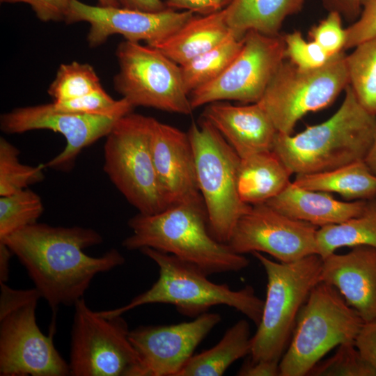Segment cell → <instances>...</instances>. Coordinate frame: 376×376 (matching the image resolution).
<instances>
[{
	"mask_svg": "<svg viewBox=\"0 0 376 376\" xmlns=\"http://www.w3.org/2000/svg\"><path fill=\"white\" fill-rule=\"evenodd\" d=\"M103 241L96 230L81 226L36 223L1 239L26 269L35 288L51 307L74 306L93 278L125 263L112 249L97 257L84 249Z\"/></svg>",
	"mask_w": 376,
	"mask_h": 376,
	"instance_id": "6da1fadb",
	"label": "cell"
},
{
	"mask_svg": "<svg viewBox=\"0 0 376 376\" xmlns=\"http://www.w3.org/2000/svg\"><path fill=\"white\" fill-rule=\"evenodd\" d=\"M132 231L122 244L130 251L148 247L172 254L207 275L236 272L249 260L211 234L202 198L172 205L153 214L138 213L130 218Z\"/></svg>",
	"mask_w": 376,
	"mask_h": 376,
	"instance_id": "7a4b0ae2",
	"label": "cell"
},
{
	"mask_svg": "<svg viewBox=\"0 0 376 376\" xmlns=\"http://www.w3.org/2000/svg\"><path fill=\"white\" fill-rule=\"evenodd\" d=\"M338 109L322 123L288 135L278 132L273 151L292 173L331 171L363 160L376 131V115L363 107L348 85Z\"/></svg>",
	"mask_w": 376,
	"mask_h": 376,
	"instance_id": "3957f363",
	"label": "cell"
},
{
	"mask_svg": "<svg viewBox=\"0 0 376 376\" xmlns=\"http://www.w3.org/2000/svg\"><path fill=\"white\" fill-rule=\"evenodd\" d=\"M159 268V276L150 288L134 297L127 304L108 311L106 316L122 315L140 306L169 304L183 315H199L214 306L226 305L244 314L256 326L261 320L264 300L251 285L232 290L227 284L210 281L205 273L176 256L145 247L140 249Z\"/></svg>",
	"mask_w": 376,
	"mask_h": 376,
	"instance_id": "277c9868",
	"label": "cell"
},
{
	"mask_svg": "<svg viewBox=\"0 0 376 376\" xmlns=\"http://www.w3.org/2000/svg\"><path fill=\"white\" fill-rule=\"evenodd\" d=\"M252 254L263 267L267 295L258 329L251 337L250 360L279 361L285 353L299 311L320 282L323 259L312 254L290 262H274L260 252Z\"/></svg>",
	"mask_w": 376,
	"mask_h": 376,
	"instance_id": "5b68a950",
	"label": "cell"
},
{
	"mask_svg": "<svg viewBox=\"0 0 376 376\" xmlns=\"http://www.w3.org/2000/svg\"><path fill=\"white\" fill-rule=\"evenodd\" d=\"M364 322L334 286L319 282L298 314L279 362L280 376L308 375L327 352L353 343Z\"/></svg>",
	"mask_w": 376,
	"mask_h": 376,
	"instance_id": "8992f818",
	"label": "cell"
},
{
	"mask_svg": "<svg viewBox=\"0 0 376 376\" xmlns=\"http://www.w3.org/2000/svg\"><path fill=\"white\" fill-rule=\"evenodd\" d=\"M0 288V375H70L68 362L38 326L39 291L13 289L3 282Z\"/></svg>",
	"mask_w": 376,
	"mask_h": 376,
	"instance_id": "52a82bcc",
	"label": "cell"
},
{
	"mask_svg": "<svg viewBox=\"0 0 376 376\" xmlns=\"http://www.w3.org/2000/svg\"><path fill=\"white\" fill-rule=\"evenodd\" d=\"M192 147L197 184L212 235L227 244L251 205L240 198L237 175L240 157L218 130L203 118L187 132Z\"/></svg>",
	"mask_w": 376,
	"mask_h": 376,
	"instance_id": "ba28073f",
	"label": "cell"
},
{
	"mask_svg": "<svg viewBox=\"0 0 376 376\" xmlns=\"http://www.w3.org/2000/svg\"><path fill=\"white\" fill-rule=\"evenodd\" d=\"M153 118L132 112L119 118L106 136L104 170L126 200L143 214L169 205L158 180L151 151Z\"/></svg>",
	"mask_w": 376,
	"mask_h": 376,
	"instance_id": "9c48e42d",
	"label": "cell"
},
{
	"mask_svg": "<svg viewBox=\"0 0 376 376\" xmlns=\"http://www.w3.org/2000/svg\"><path fill=\"white\" fill-rule=\"evenodd\" d=\"M346 56L343 51L323 66L311 70L283 61L258 102L278 132L292 134L303 116L328 107L345 90L349 85Z\"/></svg>",
	"mask_w": 376,
	"mask_h": 376,
	"instance_id": "30bf717a",
	"label": "cell"
},
{
	"mask_svg": "<svg viewBox=\"0 0 376 376\" xmlns=\"http://www.w3.org/2000/svg\"><path fill=\"white\" fill-rule=\"evenodd\" d=\"M74 306L70 375L139 376V357L122 315H104L84 298Z\"/></svg>",
	"mask_w": 376,
	"mask_h": 376,
	"instance_id": "8fae6325",
	"label": "cell"
},
{
	"mask_svg": "<svg viewBox=\"0 0 376 376\" xmlns=\"http://www.w3.org/2000/svg\"><path fill=\"white\" fill-rule=\"evenodd\" d=\"M116 55L119 71L113 79L114 88L134 107L192 113L180 66L159 49L125 40L118 45Z\"/></svg>",
	"mask_w": 376,
	"mask_h": 376,
	"instance_id": "7c38bea8",
	"label": "cell"
},
{
	"mask_svg": "<svg viewBox=\"0 0 376 376\" xmlns=\"http://www.w3.org/2000/svg\"><path fill=\"white\" fill-rule=\"evenodd\" d=\"M285 59L283 36L248 31L241 50L225 70L189 94L192 109L223 100L258 102Z\"/></svg>",
	"mask_w": 376,
	"mask_h": 376,
	"instance_id": "4fadbf2b",
	"label": "cell"
},
{
	"mask_svg": "<svg viewBox=\"0 0 376 376\" xmlns=\"http://www.w3.org/2000/svg\"><path fill=\"white\" fill-rule=\"evenodd\" d=\"M318 229L263 203L251 205L241 217L227 244L237 253L263 252L279 262L290 263L318 254Z\"/></svg>",
	"mask_w": 376,
	"mask_h": 376,
	"instance_id": "5bb4252c",
	"label": "cell"
},
{
	"mask_svg": "<svg viewBox=\"0 0 376 376\" xmlns=\"http://www.w3.org/2000/svg\"><path fill=\"white\" fill-rule=\"evenodd\" d=\"M195 15L188 10L166 8L159 12H146L122 7L91 6L70 0L67 24L86 22L90 24L87 41L91 47L104 43L113 34L126 40H144L154 46L173 34Z\"/></svg>",
	"mask_w": 376,
	"mask_h": 376,
	"instance_id": "9a60e30c",
	"label": "cell"
},
{
	"mask_svg": "<svg viewBox=\"0 0 376 376\" xmlns=\"http://www.w3.org/2000/svg\"><path fill=\"white\" fill-rule=\"evenodd\" d=\"M120 118L60 111L52 102L16 108L3 113L1 116L0 127L7 134L35 130L61 133L65 138V147L45 166L68 171L82 150L106 136Z\"/></svg>",
	"mask_w": 376,
	"mask_h": 376,
	"instance_id": "2e32d148",
	"label": "cell"
},
{
	"mask_svg": "<svg viewBox=\"0 0 376 376\" xmlns=\"http://www.w3.org/2000/svg\"><path fill=\"white\" fill-rule=\"evenodd\" d=\"M221 320L219 314L205 312L189 322L141 326L130 331V340L139 357V376H178Z\"/></svg>",
	"mask_w": 376,
	"mask_h": 376,
	"instance_id": "e0dca14e",
	"label": "cell"
},
{
	"mask_svg": "<svg viewBox=\"0 0 376 376\" xmlns=\"http://www.w3.org/2000/svg\"><path fill=\"white\" fill-rule=\"evenodd\" d=\"M150 144L156 174L169 206L202 198L188 134L153 118Z\"/></svg>",
	"mask_w": 376,
	"mask_h": 376,
	"instance_id": "ac0fdd59",
	"label": "cell"
},
{
	"mask_svg": "<svg viewBox=\"0 0 376 376\" xmlns=\"http://www.w3.org/2000/svg\"><path fill=\"white\" fill-rule=\"evenodd\" d=\"M320 281L336 288L364 322L376 321V249L357 246L323 259Z\"/></svg>",
	"mask_w": 376,
	"mask_h": 376,
	"instance_id": "d6986e66",
	"label": "cell"
},
{
	"mask_svg": "<svg viewBox=\"0 0 376 376\" xmlns=\"http://www.w3.org/2000/svg\"><path fill=\"white\" fill-rule=\"evenodd\" d=\"M203 118L218 130L240 159L273 150L278 131L258 102L242 106L212 102Z\"/></svg>",
	"mask_w": 376,
	"mask_h": 376,
	"instance_id": "ffe728a7",
	"label": "cell"
},
{
	"mask_svg": "<svg viewBox=\"0 0 376 376\" xmlns=\"http://www.w3.org/2000/svg\"><path fill=\"white\" fill-rule=\"evenodd\" d=\"M368 200L344 202L329 192L310 190L293 182L276 196L266 202L281 213L308 222L318 228L337 224L362 214Z\"/></svg>",
	"mask_w": 376,
	"mask_h": 376,
	"instance_id": "44dd1931",
	"label": "cell"
},
{
	"mask_svg": "<svg viewBox=\"0 0 376 376\" xmlns=\"http://www.w3.org/2000/svg\"><path fill=\"white\" fill-rule=\"evenodd\" d=\"M231 33L224 9L194 16L173 34L154 47L182 65L224 40Z\"/></svg>",
	"mask_w": 376,
	"mask_h": 376,
	"instance_id": "7402d4cb",
	"label": "cell"
},
{
	"mask_svg": "<svg viewBox=\"0 0 376 376\" xmlns=\"http://www.w3.org/2000/svg\"><path fill=\"white\" fill-rule=\"evenodd\" d=\"M292 174L273 150L240 159L237 175L240 196L249 205L266 203L290 184Z\"/></svg>",
	"mask_w": 376,
	"mask_h": 376,
	"instance_id": "603a6c76",
	"label": "cell"
},
{
	"mask_svg": "<svg viewBox=\"0 0 376 376\" xmlns=\"http://www.w3.org/2000/svg\"><path fill=\"white\" fill-rule=\"evenodd\" d=\"M304 0H230L224 8L227 24L243 38L249 31L277 36L285 19L298 13Z\"/></svg>",
	"mask_w": 376,
	"mask_h": 376,
	"instance_id": "cb8c5ba5",
	"label": "cell"
},
{
	"mask_svg": "<svg viewBox=\"0 0 376 376\" xmlns=\"http://www.w3.org/2000/svg\"><path fill=\"white\" fill-rule=\"evenodd\" d=\"M293 182L310 190L337 193L347 200L376 198V176L363 160L328 171L297 174Z\"/></svg>",
	"mask_w": 376,
	"mask_h": 376,
	"instance_id": "d4e9b609",
	"label": "cell"
},
{
	"mask_svg": "<svg viewBox=\"0 0 376 376\" xmlns=\"http://www.w3.org/2000/svg\"><path fill=\"white\" fill-rule=\"evenodd\" d=\"M250 327L240 320L227 329L217 344L193 355L178 376H220L235 361L251 353Z\"/></svg>",
	"mask_w": 376,
	"mask_h": 376,
	"instance_id": "484cf974",
	"label": "cell"
},
{
	"mask_svg": "<svg viewBox=\"0 0 376 376\" xmlns=\"http://www.w3.org/2000/svg\"><path fill=\"white\" fill-rule=\"evenodd\" d=\"M316 240L318 253L322 259L341 247L368 246L376 249V198L368 200L360 215L318 228Z\"/></svg>",
	"mask_w": 376,
	"mask_h": 376,
	"instance_id": "4316f807",
	"label": "cell"
},
{
	"mask_svg": "<svg viewBox=\"0 0 376 376\" xmlns=\"http://www.w3.org/2000/svg\"><path fill=\"white\" fill-rule=\"evenodd\" d=\"M244 38L231 32L221 42L180 66L185 88L189 95L218 77L241 50Z\"/></svg>",
	"mask_w": 376,
	"mask_h": 376,
	"instance_id": "83f0119b",
	"label": "cell"
},
{
	"mask_svg": "<svg viewBox=\"0 0 376 376\" xmlns=\"http://www.w3.org/2000/svg\"><path fill=\"white\" fill-rule=\"evenodd\" d=\"M346 56L349 85L361 105L376 115V36Z\"/></svg>",
	"mask_w": 376,
	"mask_h": 376,
	"instance_id": "f1b7e54d",
	"label": "cell"
},
{
	"mask_svg": "<svg viewBox=\"0 0 376 376\" xmlns=\"http://www.w3.org/2000/svg\"><path fill=\"white\" fill-rule=\"evenodd\" d=\"M44 206L36 192L24 189L0 198V240L37 223Z\"/></svg>",
	"mask_w": 376,
	"mask_h": 376,
	"instance_id": "f546056e",
	"label": "cell"
},
{
	"mask_svg": "<svg viewBox=\"0 0 376 376\" xmlns=\"http://www.w3.org/2000/svg\"><path fill=\"white\" fill-rule=\"evenodd\" d=\"M103 89L93 66L72 61L61 64L48 88L53 102L78 98Z\"/></svg>",
	"mask_w": 376,
	"mask_h": 376,
	"instance_id": "4dcf8cb0",
	"label": "cell"
},
{
	"mask_svg": "<svg viewBox=\"0 0 376 376\" xmlns=\"http://www.w3.org/2000/svg\"><path fill=\"white\" fill-rule=\"evenodd\" d=\"M19 150L3 137L0 139V196H7L41 182L45 165L22 164Z\"/></svg>",
	"mask_w": 376,
	"mask_h": 376,
	"instance_id": "1f68e13d",
	"label": "cell"
},
{
	"mask_svg": "<svg viewBox=\"0 0 376 376\" xmlns=\"http://www.w3.org/2000/svg\"><path fill=\"white\" fill-rule=\"evenodd\" d=\"M308 375L376 376V369L360 354L354 343H343L329 359L318 362Z\"/></svg>",
	"mask_w": 376,
	"mask_h": 376,
	"instance_id": "d6a6232c",
	"label": "cell"
},
{
	"mask_svg": "<svg viewBox=\"0 0 376 376\" xmlns=\"http://www.w3.org/2000/svg\"><path fill=\"white\" fill-rule=\"evenodd\" d=\"M52 104L55 109L63 111L118 117L132 112L134 109L125 98L116 100L104 88L78 98L53 102Z\"/></svg>",
	"mask_w": 376,
	"mask_h": 376,
	"instance_id": "836d02e7",
	"label": "cell"
},
{
	"mask_svg": "<svg viewBox=\"0 0 376 376\" xmlns=\"http://www.w3.org/2000/svg\"><path fill=\"white\" fill-rule=\"evenodd\" d=\"M283 37L286 58L299 68L311 70L320 68L331 57L315 42L306 41L300 31H295Z\"/></svg>",
	"mask_w": 376,
	"mask_h": 376,
	"instance_id": "e575fe53",
	"label": "cell"
},
{
	"mask_svg": "<svg viewBox=\"0 0 376 376\" xmlns=\"http://www.w3.org/2000/svg\"><path fill=\"white\" fill-rule=\"evenodd\" d=\"M310 40L318 44L332 56L345 49L346 30L342 26L341 15L336 10H329L328 15L308 32Z\"/></svg>",
	"mask_w": 376,
	"mask_h": 376,
	"instance_id": "d590c367",
	"label": "cell"
},
{
	"mask_svg": "<svg viewBox=\"0 0 376 376\" xmlns=\"http://www.w3.org/2000/svg\"><path fill=\"white\" fill-rule=\"evenodd\" d=\"M359 17L346 30L345 49L354 48L376 36V0H360Z\"/></svg>",
	"mask_w": 376,
	"mask_h": 376,
	"instance_id": "8d00e7d4",
	"label": "cell"
},
{
	"mask_svg": "<svg viewBox=\"0 0 376 376\" xmlns=\"http://www.w3.org/2000/svg\"><path fill=\"white\" fill-rule=\"evenodd\" d=\"M1 3L29 4L42 22L65 21L70 0H0Z\"/></svg>",
	"mask_w": 376,
	"mask_h": 376,
	"instance_id": "74e56055",
	"label": "cell"
},
{
	"mask_svg": "<svg viewBox=\"0 0 376 376\" xmlns=\"http://www.w3.org/2000/svg\"><path fill=\"white\" fill-rule=\"evenodd\" d=\"M354 345L361 356L376 369V321L363 323Z\"/></svg>",
	"mask_w": 376,
	"mask_h": 376,
	"instance_id": "f35d334b",
	"label": "cell"
},
{
	"mask_svg": "<svg viewBox=\"0 0 376 376\" xmlns=\"http://www.w3.org/2000/svg\"><path fill=\"white\" fill-rule=\"evenodd\" d=\"M226 0H166L167 8L173 10H188L203 15L222 9Z\"/></svg>",
	"mask_w": 376,
	"mask_h": 376,
	"instance_id": "ab89813d",
	"label": "cell"
},
{
	"mask_svg": "<svg viewBox=\"0 0 376 376\" xmlns=\"http://www.w3.org/2000/svg\"><path fill=\"white\" fill-rule=\"evenodd\" d=\"M240 376H280L279 362L274 361H252L249 359L240 369Z\"/></svg>",
	"mask_w": 376,
	"mask_h": 376,
	"instance_id": "60d3db41",
	"label": "cell"
},
{
	"mask_svg": "<svg viewBox=\"0 0 376 376\" xmlns=\"http://www.w3.org/2000/svg\"><path fill=\"white\" fill-rule=\"evenodd\" d=\"M324 2L329 10H336L348 19H354L360 14V0H324Z\"/></svg>",
	"mask_w": 376,
	"mask_h": 376,
	"instance_id": "b9f144b4",
	"label": "cell"
},
{
	"mask_svg": "<svg viewBox=\"0 0 376 376\" xmlns=\"http://www.w3.org/2000/svg\"><path fill=\"white\" fill-rule=\"evenodd\" d=\"M120 7L146 12H159L167 8L163 0H117Z\"/></svg>",
	"mask_w": 376,
	"mask_h": 376,
	"instance_id": "7bdbcfd3",
	"label": "cell"
},
{
	"mask_svg": "<svg viewBox=\"0 0 376 376\" xmlns=\"http://www.w3.org/2000/svg\"><path fill=\"white\" fill-rule=\"evenodd\" d=\"M11 254L13 253L8 246L0 242V282L6 283L8 279Z\"/></svg>",
	"mask_w": 376,
	"mask_h": 376,
	"instance_id": "ee69618b",
	"label": "cell"
},
{
	"mask_svg": "<svg viewBox=\"0 0 376 376\" xmlns=\"http://www.w3.org/2000/svg\"><path fill=\"white\" fill-rule=\"evenodd\" d=\"M363 161L370 171L376 176V131L371 146Z\"/></svg>",
	"mask_w": 376,
	"mask_h": 376,
	"instance_id": "f6af8a7d",
	"label": "cell"
},
{
	"mask_svg": "<svg viewBox=\"0 0 376 376\" xmlns=\"http://www.w3.org/2000/svg\"><path fill=\"white\" fill-rule=\"evenodd\" d=\"M98 2L103 7H120L117 0H98Z\"/></svg>",
	"mask_w": 376,
	"mask_h": 376,
	"instance_id": "bcb514c9",
	"label": "cell"
},
{
	"mask_svg": "<svg viewBox=\"0 0 376 376\" xmlns=\"http://www.w3.org/2000/svg\"><path fill=\"white\" fill-rule=\"evenodd\" d=\"M166 1V0H165Z\"/></svg>",
	"mask_w": 376,
	"mask_h": 376,
	"instance_id": "7dc6e473",
	"label": "cell"
}]
</instances>
